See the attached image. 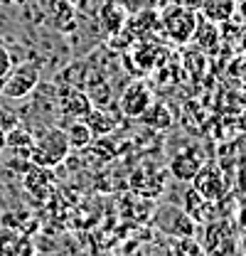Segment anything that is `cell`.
<instances>
[{"instance_id": "cell-1", "label": "cell", "mask_w": 246, "mask_h": 256, "mask_svg": "<svg viewBox=\"0 0 246 256\" xmlns=\"http://www.w3.org/2000/svg\"><path fill=\"white\" fill-rule=\"evenodd\" d=\"M69 153H72V146H69V138H66L64 128L52 126V128H44L40 136H34L30 162L32 165H40V168L54 170L57 165H62L64 160L69 158Z\"/></svg>"}, {"instance_id": "cell-2", "label": "cell", "mask_w": 246, "mask_h": 256, "mask_svg": "<svg viewBox=\"0 0 246 256\" xmlns=\"http://www.w3.org/2000/svg\"><path fill=\"white\" fill-rule=\"evenodd\" d=\"M40 79H42V72H40L37 64L22 62V64H18V66L12 64V69L0 82V96L2 98H10V101L25 98V96H30L40 86Z\"/></svg>"}, {"instance_id": "cell-3", "label": "cell", "mask_w": 246, "mask_h": 256, "mask_svg": "<svg viewBox=\"0 0 246 256\" xmlns=\"http://www.w3.org/2000/svg\"><path fill=\"white\" fill-rule=\"evenodd\" d=\"M194 25H197V12L184 10L175 2H168L160 10V30L165 32V37L175 44H187L192 40Z\"/></svg>"}, {"instance_id": "cell-4", "label": "cell", "mask_w": 246, "mask_h": 256, "mask_svg": "<svg viewBox=\"0 0 246 256\" xmlns=\"http://www.w3.org/2000/svg\"><path fill=\"white\" fill-rule=\"evenodd\" d=\"M153 98L155 96L146 82H140V79L130 82L121 94V116H126V118H140V114L153 104Z\"/></svg>"}, {"instance_id": "cell-5", "label": "cell", "mask_w": 246, "mask_h": 256, "mask_svg": "<svg viewBox=\"0 0 246 256\" xmlns=\"http://www.w3.org/2000/svg\"><path fill=\"white\" fill-rule=\"evenodd\" d=\"M202 165H204V153L200 148H182L170 160V172H172V178H178L182 182H192V178L200 172Z\"/></svg>"}, {"instance_id": "cell-6", "label": "cell", "mask_w": 246, "mask_h": 256, "mask_svg": "<svg viewBox=\"0 0 246 256\" xmlns=\"http://www.w3.org/2000/svg\"><path fill=\"white\" fill-rule=\"evenodd\" d=\"M190 42H194L200 52L214 54V52H219V47H222V25H216V22L202 18L197 12V25H194V32H192V40Z\"/></svg>"}, {"instance_id": "cell-7", "label": "cell", "mask_w": 246, "mask_h": 256, "mask_svg": "<svg viewBox=\"0 0 246 256\" xmlns=\"http://www.w3.org/2000/svg\"><path fill=\"white\" fill-rule=\"evenodd\" d=\"M60 108H62V116H66L69 121H76V118H84L92 111L94 104L79 86H66L60 96Z\"/></svg>"}, {"instance_id": "cell-8", "label": "cell", "mask_w": 246, "mask_h": 256, "mask_svg": "<svg viewBox=\"0 0 246 256\" xmlns=\"http://www.w3.org/2000/svg\"><path fill=\"white\" fill-rule=\"evenodd\" d=\"M192 182H194V192H200V197H204V200H216L224 192L222 172L214 165H202L200 172L192 178Z\"/></svg>"}, {"instance_id": "cell-9", "label": "cell", "mask_w": 246, "mask_h": 256, "mask_svg": "<svg viewBox=\"0 0 246 256\" xmlns=\"http://www.w3.org/2000/svg\"><path fill=\"white\" fill-rule=\"evenodd\" d=\"M34 244L25 232L5 229L0 232V256H32Z\"/></svg>"}, {"instance_id": "cell-10", "label": "cell", "mask_w": 246, "mask_h": 256, "mask_svg": "<svg viewBox=\"0 0 246 256\" xmlns=\"http://www.w3.org/2000/svg\"><path fill=\"white\" fill-rule=\"evenodd\" d=\"M32 143H34V136H32L28 128L12 126L10 130H5V150H10L15 158H28L30 160Z\"/></svg>"}, {"instance_id": "cell-11", "label": "cell", "mask_w": 246, "mask_h": 256, "mask_svg": "<svg viewBox=\"0 0 246 256\" xmlns=\"http://www.w3.org/2000/svg\"><path fill=\"white\" fill-rule=\"evenodd\" d=\"M98 22L108 34H118L128 22V12L123 10L116 0H106L98 10Z\"/></svg>"}, {"instance_id": "cell-12", "label": "cell", "mask_w": 246, "mask_h": 256, "mask_svg": "<svg viewBox=\"0 0 246 256\" xmlns=\"http://www.w3.org/2000/svg\"><path fill=\"white\" fill-rule=\"evenodd\" d=\"M200 15L216 25H226L236 15V0H204L200 8Z\"/></svg>"}, {"instance_id": "cell-13", "label": "cell", "mask_w": 246, "mask_h": 256, "mask_svg": "<svg viewBox=\"0 0 246 256\" xmlns=\"http://www.w3.org/2000/svg\"><path fill=\"white\" fill-rule=\"evenodd\" d=\"M140 121L146 124L148 128H153V130H168V128L172 126V111H170V106L168 104H162V101H155L140 114Z\"/></svg>"}, {"instance_id": "cell-14", "label": "cell", "mask_w": 246, "mask_h": 256, "mask_svg": "<svg viewBox=\"0 0 246 256\" xmlns=\"http://www.w3.org/2000/svg\"><path fill=\"white\" fill-rule=\"evenodd\" d=\"M84 121H86V126H89L94 138H98V136L106 138L108 133L116 130V124H118V121H116L108 111H104V108H101V111H98V108H92V111L84 116Z\"/></svg>"}, {"instance_id": "cell-15", "label": "cell", "mask_w": 246, "mask_h": 256, "mask_svg": "<svg viewBox=\"0 0 246 256\" xmlns=\"http://www.w3.org/2000/svg\"><path fill=\"white\" fill-rule=\"evenodd\" d=\"M64 133H66V138H69V146H72V148H86V146L94 140L92 130H89V126H86V121H84V118L72 121L69 126L64 128Z\"/></svg>"}, {"instance_id": "cell-16", "label": "cell", "mask_w": 246, "mask_h": 256, "mask_svg": "<svg viewBox=\"0 0 246 256\" xmlns=\"http://www.w3.org/2000/svg\"><path fill=\"white\" fill-rule=\"evenodd\" d=\"M50 12H52V20H57L60 30H66L64 22H69V28L74 25V5L69 0H50Z\"/></svg>"}, {"instance_id": "cell-17", "label": "cell", "mask_w": 246, "mask_h": 256, "mask_svg": "<svg viewBox=\"0 0 246 256\" xmlns=\"http://www.w3.org/2000/svg\"><path fill=\"white\" fill-rule=\"evenodd\" d=\"M116 2L121 5L128 15H136V12H140L143 8H148V0H116Z\"/></svg>"}, {"instance_id": "cell-18", "label": "cell", "mask_w": 246, "mask_h": 256, "mask_svg": "<svg viewBox=\"0 0 246 256\" xmlns=\"http://www.w3.org/2000/svg\"><path fill=\"white\" fill-rule=\"evenodd\" d=\"M12 64H15V62H12V54H10V52H8V50L0 44V82H2V76H5V74L12 69Z\"/></svg>"}, {"instance_id": "cell-19", "label": "cell", "mask_w": 246, "mask_h": 256, "mask_svg": "<svg viewBox=\"0 0 246 256\" xmlns=\"http://www.w3.org/2000/svg\"><path fill=\"white\" fill-rule=\"evenodd\" d=\"M170 2H175V5H180L184 10H192V12H200V8H202V2L204 0H170Z\"/></svg>"}, {"instance_id": "cell-20", "label": "cell", "mask_w": 246, "mask_h": 256, "mask_svg": "<svg viewBox=\"0 0 246 256\" xmlns=\"http://www.w3.org/2000/svg\"><path fill=\"white\" fill-rule=\"evenodd\" d=\"M168 2H170V0H148V5H150V8H155V10H162Z\"/></svg>"}, {"instance_id": "cell-21", "label": "cell", "mask_w": 246, "mask_h": 256, "mask_svg": "<svg viewBox=\"0 0 246 256\" xmlns=\"http://www.w3.org/2000/svg\"><path fill=\"white\" fill-rule=\"evenodd\" d=\"M5 150V128L0 126V153Z\"/></svg>"}, {"instance_id": "cell-22", "label": "cell", "mask_w": 246, "mask_h": 256, "mask_svg": "<svg viewBox=\"0 0 246 256\" xmlns=\"http://www.w3.org/2000/svg\"><path fill=\"white\" fill-rule=\"evenodd\" d=\"M15 2H20V5H22V2H30V0H15Z\"/></svg>"}, {"instance_id": "cell-23", "label": "cell", "mask_w": 246, "mask_h": 256, "mask_svg": "<svg viewBox=\"0 0 246 256\" xmlns=\"http://www.w3.org/2000/svg\"><path fill=\"white\" fill-rule=\"evenodd\" d=\"M0 2H5V0H0Z\"/></svg>"}]
</instances>
